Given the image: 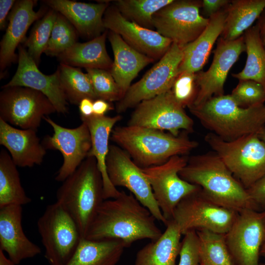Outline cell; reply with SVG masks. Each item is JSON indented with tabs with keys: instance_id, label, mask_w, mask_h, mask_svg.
I'll return each instance as SVG.
<instances>
[{
	"instance_id": "cell-33",
	"label": "cell",
	"mask_w": 265,
	"mask_h": 265,
	"mask_svg": "<svg viewBox=\"0 0 265 265\" xmlns=\"http://www.w3.org/2000/svg\"><path fill=\"white\" fill-rule=\"evenodd\" d=\"M61 87L68 101L79 105L84 98L97 99L88 74L80 68L60 63L57 69Z\"/></svg>"
},
{
	"instance_id": "cell-47",
	"label": "cell",
	"mask_w": 265,
	"mask_h": 265,
	"mask_svg": "<svg viewBox=\"0 0 265 265\" xmlns=\"http://www.w3.org/2000/svg\"><path fill=\"white\" fill-rule=\"evenodd\" d=\"M256 24L258 27L260 38L265 49V8L257 19Z\"/></svg>"
},
{
	"instance_id": "cell-13",
	"label": "cell",
	"mask_w": 265,
	"mask_h": 265,
	"mask_svg": "<svg viewBox=\"0 0 265 265\" xmlns=\"http://www.w3.org/2000/svg\"><path fill=\"white\" fill-rule=\"evenodd\" d=\"M225 235L235 265H260V251L265 241V210L240 211Z\"/></svg>"
},
{
	"instance_id": "cell-11",
	"label": "cell",
	"mask_w": 265,
	"mask_h": 265,
	"mask_svg": "<svg viewBox=\"0 0 265 265\" xmlns=\"http://www.w3.org/2000/svg\"><path fill=\"white\" fill-rule=\"evenodd\" d=\"M183 48L172 43L159 60L139 80L131 85L118 101L116 107L117 112H124L135 107L143 101L170 90L178 74L183 58Z\"/></svg>"
},
{
	"instance_id": "cell-27",
	"label": "cell",
	"mask_w": 265,
	"mask_h": 265,
	"mask_svg": "<svg viewBox=\"0 0 265 265\" xmlns=\"http://www.w3.org/2000/svg\"><path fill=\"white\" fill-rule=\"evenodd\" d=\"M106 30L101 35L84 43L77 42L57 56L60 63L74 67L110 70L113 61L106 47L108 35Z\"/></svg>"
},
{
	"instance_id": "cell-32",
	"label": "cell",
	"mask_w": 265,
	"mask_h": 265,
	"mask_svg": "<svg viewBox=\"0 0 265 265\" xmlns=\"http://www.w3.org/2000/svg\"><path fill=\"white\" fill-rule=\"evenodd\" d=\"M247 53L244 68L232 76L238 79L256 81L265 87V49L256 24L243 34Z\"/></svg>"
},
{
	"instance_id": "cell-4",
	"label": "cell",
	"mask_w": 265,
	"mask_h": 265,
	"mask_svg": "<svg viewBox=\"0 0 265 265\" xmlns=\"http://www.w3.org/2000/svg\"><path fill=\"white\" fill-rule=\"evenodd\" d=\"M56 202L76 222L82 238H85L103 202L102 174L95 158L87 156L63 182L56 192Z\"/></svg>"
},
{
	"instance_id": "cell-15",
	"label": "cell",
	"mask_w": 265,
	"mask_h": 265,
	"mask_svg": "<svg viewBox=\"0 0 265 265\" xmlns=\"http://www.w3.org/2000/svg\"><path fill=\"white\" fill-rule=\"evenodd\" d=\"M106 167L108 178L115 187L127 188L149 210L156 220L167 225V221L158 205L142 168L132 160L125 150L117 145H109Z\"/></svg>"
},
{
	"instance_id": "cell-16",
	"label": "cell",
	"mask_w": 265,
	"mask_h": 265,
	"mask_svg": "<svg viewBox=\"0 0 265 265\" xmlns=\"http://www.w3.org/2000/svg\"><path fill=\"white\" fill-rule=\"evenodd\" d=\"M53 129L52 135L46 136L42 144L47 149L58 150L63 161L55 177L58 182H63L75 171L87 158L91 148V135L84 122L75 128L59 125L48 116L44 117Z\"/></svg>"
},
{
	"instance_id": "cell-30",
	"label": "cell",
	"mask_w": 265,
	"mask_h": 265,
	"mask_svg": "<svg viewBox=\"0 0 265 265\" xmlns=\"http://www.w3.org/2000/svg\"><path fill=\"white\" fill-rule=\"evenodd\" d=\"M265 8V0H232L225 7L226 16L220 37L236 40L250 28Z\"/></svg>"
},
{
	"instance_id": "cell-43",
	"label": "cell",
	"mask_w": 265,
	"mask_h": 265,
	"mask_svg": "<svg viewBox=\"0 0 265 265\" xmlns=\"http://www.w3.org/2000/svg\"><path fill=\"white\" fill-rule=\"evenodd\" d=\"M230 2L229 0H203L201 7L210 18L224 9Z\"/></svg>"
},
{
	"instance_id": "cell-35",
	"label": "cell",
	"mask_w": 265,
	"mask_h": 265,
	"mask_svg": "<svg viewBox=\"0 0 265 265\" xmlns=\"http://www.w3.org/2000/svg\"><path fill=\"white\" fill-rule=\"evenodd\" d=\"M173 0H117L112 1L120 13L127 20L150 29L155 13Z\"/></svg>"
},
{
	"instance_id": "cell-25",
	"label": "cell",
	"mask_w": 265,
	"mask_h": 265,
	"mask_svg": "<svg viewBox=\"0 0 265 265\" xmlns=\"http://www.w3.org/2000/svg\"><path fill=\"white\" fill-rule=\"evenodd\" d=\"M107 35L114 55L110 72L124 96L139 72L154 60L132 48L117 33L109 31Z\"/></svg>"
},
{
	"instance_id": "cell-7",
	"label": "cell",
	"mask_w": 265,
	"mask_h": 265,
	"mask_svg": "<svg viewBox=\"0 0 265 265\" xmlns=\"http://www.w3.org/2000/svg\"><path fill=\"white\" fill-rule=\"evenodd\" d=\"M37 226L50 265H65L82 238L75 221L55 202L46 207Z\"/></svg>"
},
{
	"instance_id": "cell-46",
	"label": "cell",
	"mask_w": 265,
	"mask_h": 265,
	"mask_svg": "<svg viewBox=\"0 0 265 265\" xmlns=\"http://www.w3.org/2000/svg\"><path fill=\"white\" fill-rule=\"evenodd\" d=\"M94 100L85 98L83 99L79 105V108L81 116L89 117L93 114Z\"/></svg>"
},
{
	"instance_id": "cell-10",
	"label": "cell",
	"mask_w": 265,
	"mask_h": 265,
	"mask_svg": "<svg viewBox=\"0 0 265 265\" xmlns=\"http://www.w3.org/2000/svg\"><path fill=\"white\" fill-rule=\"evenodd\" d=\"M0 118L22 129H37L44 117L56 111L43 93L23 86L1 88Z\"/></svg>"
},
{
	"instance_id": "cell-50",
	"label": "cell",
	"mask_w": 265,
	"mask_h": 265,
	"mask_svg": "<svg viewBox=\"0 0 265 265\" xmlns=\"http://www.w3.org/2000/svg\"><path fill=\"white\" fill-rule=\"evenodd\" d=\"M260 256L265 258V241L260 251Z\"/></svg>"
},
{
	"instance_id": "cell-40",
	"label": "cell",
	"mask_w": 265,
	"mask_h": 265,
	"mask_svg": "<svg viewBox=\"0 0 265 265\" xmlns=\"http://www.w3.org/2000/svg\"><path fill=\"white\" fill-rule=\"evenodd\" d=\"M198 91L197 73L188 71L179 73L170 89L175 100L184 108L193 104Z\"/></svg>"
},
{
	"instance_id": "cell-39",
	"label": "cell",
	"mask_w": 265,
	"mask_h": 265,
	"mask_svg": "<svg viewBox=\"0 0 265 265\" xmlns=\"http://www.w3.org/2000/svg\"><path fill=\"white\" fill-rule=\"evenodd\" d=\"M230 95L240 107L260 106L265 102V87L253 80H241Z\"/></svg>"
},
{
	"instance_id": "cell-2",
	"label": "cell",
	"mask_w": 265,
	"mask_h": 265,
	"mask_svg": "<svg viewBox=\"0 0 265 265\" xmlns=\"http://www.w3.org/2000/svg\"><path fill=\"white\" fill-rule=\"evenodd\" d=\"M179 175L199 186L207 198L220 206L238 212L246 209L259 211L246 189L214 152L188 158Z\"/></svg>"
},
{
	"instance_id": "cell-1",
	"label": "cell",
	"mask_w": 265,
	"mask_h": 265,
	"mask_svg": "<svg viewBox=\"0 0 265 265\" xmlns=\"http://www.w3.org/2000/svg\"><path fill=\"white\" fill-rule=\"evenodd\" d=\"M156 218L131 193L122 191L115 198L105 200L99 208L85 238L118 239L129 247L134 241H154L162 235Z\"/></svg>"
},
{
	"instance_id": "cell-51",
	"label": "cell",
	"mask_w": 265,
	"mask_h": 265,
	"mask_svg": "<svg viewBox=\"0 0 265 265\" xmlns=\"http://www.w3.org/2000/svg\"><path fill=\"white\" fill-rule=\"evenodd\" d=\"M260 265H265V263H263V264H260Z\"/></svg>"
},
{
	"instance_id": "cell-14",
	"label": "cell",
	"mask_w": 265,
	"mask_h": 265,
	"mask_svg": "<svg viewBox=\"0 0 265 265\" xmlns=\"http://www.w3.org/2000/svg\"><path fill=\"white\" fill-rule=\"evenodd\" d=\"M127 125L167 131L178 136L181 130L192 132L194 123L175 100L170 89L138 104Z\"/></svg>"
},
{
	"instance_id": "cell-31",
	"label": "cell",
	"mask_w": 265,
	"mask_h": 265,
	"mask_svg": "<svg viewBox=\"0 0 265 265\" xmlns=\"http://www.w3.org/2000/svg\"><path fill=\"white\" fill-rule=\"evenodd\" d=\"M31 201L20 181L17 165L4 149L0 152V208L11 205L23 206Z\"/></svg>"
},
{
	"instance_id": "cell-48",
	"label": "cell",
	"mask_w": 265,
	"mask_h": 265,
	"mask_svg": "<svg viewBox=\"0 0 265 265\" xmlns=\"http://www.w3.org/2000/svg\"><path fill=\"white\" fill-rule=\"evenodd\" d=\"M0 265H16L11 259L7 258L3 251L0 249Z\"/></svg>"
},
{
	"instance_id": "cell-41",
	"label": "cell",
	"mask_w": 265,
	"mask_h": 265,
	"mask_svg": "<svg viewBox=\"0 0 265 265\" xmlns=\"http://www.w3.org/2000/svg\"><path fill=\"white\" fill-rule=\"evenodd\" d=\"M184 235L178 265H200L199 239L196 231H189Z\"/></svg>"
},
{
	"instance_id": "cell-18",
	"label": "cell",
	"mask_w": 265,
	"mask_h": 265,
	"mask_svg": "<svg viewBox=\"0 0 265 265\" xmlns=\"http://www.w3.org/2000/svg\"><path fill=\"white\" fill-rule=\"evenodd\" d=\"M103 24L106 29L119 35L132 48L154 60L160 59L172 44L157 31L127 20L114 5L106 9Z\"/></svg>"
},
{
	"instance_id": "cell-45",
	"label": "cell",
	"mask_w": 265,
	"mask_h": 265,
	"mask_svg": "<svg viewBox=\"0 0 265 265\" xmlns=\"http://www.w3.org/2000/svg\"><path fill=\"white\" fill-rule=\"evenodd\" d=\"M113 109L110 102L98 99L93 102V115L104 116L108 111Z\"/></svg>"
},
{
	"instance_id": "cell-9",
	"label": "cell",
	"mask_w": 265,
	"mask_h": 265,
	"mask_svg": "<svg viewBox=\"0 0 265 265\" xmlns=\"http://www.w3.org/2000/svg\"><path fill=\"white\" fill-rule=\"evenodd\" d=\"M202 0H173L153 16L154 28L162 36L184 47L195 40L210 22L200 14Z\"/></svg>"
},
{
	"instance_id": "cell-3",
	"label": "cell",
	"mask_w": 265,
	"mask_h": 265,
	"mask_svg": "<svg viewBox=\"0 0 265 265\" xmlns=\"http://www.w3.org/2000/svg\"><path fill=\"white\" fill-rule=\"evenodd\" d=\"M110 139L141 168L162 164L174 156H186L198 145L185 134L174 136L160 130L129 125L114 128Z\"/></svg>"
},
{
	"instance_id": "cell-24",
	"label": "cell",
	"mask_w": 265,
	"mask_h": 265,
	"mask_svg": "<svg viewBox=\"0 0 265 265\" xmlns=\"http://www.w3.org/2000/svg\"><path fill=\"white\" fill-rule=\"evenodd\" d=\"M120 115L89 117L80 116L81 121L87 124L91 135V148L88 156L94 157L102 174L105 200L117 197L120 192L110 182L106 172V159L109 151V139L115 125L121 120Z\"/></svg>"
},
{
	"instance_id": "cell-36",
	"label": "cell",
	"mask_w": 265,
	"mask_h": 265,
	"mask_svg": "<svg viewBox=\"0 0 265 265\" xmlns=\"http://www.w3.org/2000/svg\"><path fill=\"white\" fill-rule=\"evenodd\" d=\"M57 15V12L54 10L48 9L45 15L36 22L29 35L24 41L28 54L38 66L41 56L49 43Z\"/></svg>"
},
{
	"instance_id": "cell-49",
	"label": "cell",
	"mask_w": 265,
	"mask_h": 265,
	"mask_svg": "<svg viewBox=\"0 0 265 265\" xmlns=\"http://www.w3.org/2000/svg\"><path fill=\"white\" fill-rule=\"evenodd\" d=\"M258 135L260 138L265 144V127L263 128L258 133Z\"/></svg>"
},
{
	"instance_id": "cell-52",
	"label": "cell",
	"mask_w": 265,
	"mask_h": 265,
	"mask_svg": "<svg viewBox=\"0 0 265 265\" xmlns=\"http://www.w3.org/2000/svg\"></svg>"
},
{
	"instance_id": "cell-38",
	"label": "cell",
	"mask_w": 265,
	"mask_h": 265,
	"mask_svg": "<svg viewBox=\"0 0 265 265\" xmlns=\"http://www.w3.org/2000/svg\"><path fill=\"white\" fill-rule=\"evenodd\" d=\"M93 85L97 99L108 102L119 101L123 95L109 71L98 69H86Z\"/></svg>"
},
{
	"instance_id": "cell-22",
	"label": "cell",
	"mask_w": 265,
	"mask_h": 265,
	"mask_svg": "<svg viewBox=\"0 0 265 265\" xmlns=\"http://www.w3.org/2000/svg\"><path fill=\"white\" fill-rule=\"evenodd\" d=\"M42 1L50 8L63 15L82 37L91 40L106 30L104 26L103 17L109 6V1H100L97 3L70 0Z\"/></svg>"
},
{
	"instance_id": "cell-28",
	"label": "cell",
	"mask_w": 265,
	"mask_h": 265,
	"mask_svg": "<svg viewBox=\"0 0 265 265\" xmlns=\"http://www.w3.org/2000/svg\"><path fill=\"white\" fill-rule=\"evenodd\" d=\"M157 240L147 244L136 255L134 265H175L179 255L182 235L173 220Z\"/></svg>"
},
{
	"instance_id": "cell-12",
	"label": "cell",
	"mask_w": 265,
	"mask_h": 265,
	"mask_svg": "<svg viewBox=\"0 0 265 265\" xmlns=\"http://www.w3.org/2000/svg\"><path fill=\"white\" fill-rule=\"evenodd\" d=\"M187 160L186 156L177 155L162 164L142 168L158 205L167 222L172 219L174 211L179 202L200 188L184 180L179 175Z\"/></svg>"
},
{
	"instance_id": "cell-44",
	"label": "cell",
	"mask_w": 265,
	"mask_h": 265,
	"mask_svg": "<svg viewBox=\"0 0 265 265\" xmlns=\"http://www.w3.org/2000/svg\"><path fill=\"white\" fill-rule=\"evenodd\" d=\"M16 1L14 0H0V29L4 30L7 26V19L9 11L12 9Z\"/></svg>"
},
{
	"instance_id": "cell-6",
	"label": "cell",
	"mask_w": 265,
	"mask_h": 265,
	"mask_svg": "<svg viewBox=\"0 0 265 265\" xmlns=\"http://www.w3.org/2000/svg\"><path fill=\"white\" fill-rule=\"evenodd\" d=\"M204 140L246 189L265 174V144L258 134L226 141L211 132Z\"/></svg>"
},
{
	"instance_id": "cell-26",
	"label": "cell",
	"mask_w": 265,
	"mask_h": 265,
	"mask_svg": "<svg viewBox=\"0 0 265 265\" xmlns=\"http://www.w3.org/2000/svg\"><path fill=\"white\" fill-rule=\"evenodd\" d=\"M226 16L225 8L210 17L202 33L193 41L183 48V58L178 74L185 71L198 72L206 64L212 47L221 35Z\"/></svg>"
},
{
	"instance_id": "cell-23",
	"label": "cell",
	"mask_w": 265,
	"mask_h": 265,
	"mask_svg": "<svg viewBox=\"0 0 265 265\" xmlns=\"http://www.w3.org/2000/svg\"><path fill=\"white\" fill-rule=\"evenodd\" d=\"M37 131L17 128L0 118V144L7 149L17 166L31 167L42 164L46 149Z\"/></svg>"
},
{
	"instance_id": "cell-19",
	"label": "cell",
	"mask_w": 265,
	"mask_h": 265,
	"mask_svg": "<svg viewBox=\"0 0 265 265\" xmlns=\"http://www.w3.org/2000/svg\"><path fill=\"white\" fill-rule=\"evenodd\" d=\"M18 55L17 70L11 80L1 88L23 86L33 89L45 95L57 112L68 113V101L60 84L58 70L52 75L44 74L21 45L18 47Z\"/></svg>"
},
{
	"instance_id": "cell-20",
	"label": "cell",
	"mask_w": 265,
	"mask_h": 265,
	"mask_svg": "<svg viewBox=\"0 0 265 265\" xmlns=\"http://www.w3.org/2000/svg\"><path fill=\"white\" fill-rule=\"evenodd\" d=\"M36 2L33 0H17L9 13L6 31L0 43V78L5 69L18 61L16 49L25 40L29 26L42 18L48 10L45 6L35 11L34 7Z\"/></svg>"
},
{
	"instance_id": "cell-42",
	"label": "cell",
	"mask_w": 265,
	"mask_h": 265,
	"mask_svg": "<svg viewBox=\"0 0 265 265\" xmlns=\"http://www.w3.org/2000/svg\"><path fill=\"white\" fill-rule=\"evenodd\" d=\"M246 190L257 209L259 211L264 210L265 209V174Z\"/></svg>"
},
{
	"instance_id": "cell-34",
	"label": "cell",
	"mask_w": 265,
	"mask_h": 265,
	"mask_svg": "<svg viewBox=\"0 0 265 265\" xmlns=\"http://www.w3.org/2000/svg\"><path fill=\"white\" fill-rule=\"evenodd\" d=\"M196 231L199 239L200 265H235L225 234L206 229Z\"/></svg>"
},
{
	"instance_id": "cell-21",
	"label": "cell",
	"mask_w": 265,
	"mask_h": 265,
	"mask_svg": "<svg viewBox=\"0 0 265 265\" xmlns=\"http://www.w3.org/2000/svg\"><path fill=\"white\" fill-rule=\"evenodd\" d=\"M22 206L8 205L0 208V249L5 251L16 265L41 253L40 247L31 241L22 227Z\"/></svg>"
},
{
	"instance_id": "cell-8",
	"label": "cell",
	"mask_w": 265,
	"mask_h": 265,
	"mask_svg": "<svg viewBox=\"0 0 265 265\" xmlns=\"http://www.w3.org/2000/svg\"><path fill=\"white\" fill-rule=\"evenodd\" d=\"M238 213L210 200L200 188L179 202L171 220L177 224L182 235L189 231L201 229L225 234Z\"/></svg>"
},
{
	"instance_id": "cell-29",
	"label": "cell",
	"mask_w": 265,
	"mask_h": 265,
	"mask_svg": "<svg viewBox=\"0 0 265 265\" xmlns=\"http://www.w3.org/2000/svg\"><path fill=\"white\" fill-rule=\"evenodd\" d=\"M125 243L118 239L91 240L81 238L72 257L65 265H116Z\"/></svg>"
},
{
	"instance_id": "cell-5",
	"label": "cell",
	"mask_w": 265,
	"mask_h": 265,
	"mask_svg": "<svg viewBox=\"0 0 265 265\" xmlns=\"http://www.w3.org/2000/svg\"><path fill=\"white\" fill-rule=\"evenodd\" d=\"M188 108L205 128L226 141L258 134L265 127L264 104L242 107L231 95L212 97Z\"/></svg>"
},
{
	"instance_id": "cell-37",
	"label": "cell",
	"mask_w": 265,
	"mask_h": 265,
	"mask_svg": "<svg viewBox=\"0 0 265 265\" xmlns=\"http://www.w3.org/2000/svg\"><path fill=\"white\" fill-rule=\"evenodd\" d=\"M78 33L72 24L57 12L51 38L44 53L57 57L77 42Z\"/></svg>"
},
{
	"instance_id": "cell-17",
	"label": "cell",
	"mask_w": 265,
	"mask_h": 265,
	"mask_svg": "<svg viewBox=\"0 0 265 265\" xmlns=\"http://www.w3.org/2000/svg\"><path fill=\"white\" fill-rule=\"evenodd\" d=\"M245 50L243 35L232 41L221 37L217 40L210 67L206 71L197 72L199 91L191 106H198L212 97L224 95V86L228 73Z\"/></svg>"
}]
</instances>
